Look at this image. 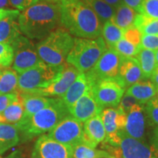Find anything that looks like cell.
<instances>
[{"instance_id": "cell-23", "label": "cell", "mask_w": 158, "mask_h": 158, "mask_svg": "<svg viewBox=\"0 0 158 158\" xmlns=\"http://www.w3.org/2000/svg\"><path fill=\"white\" fill-rule=\"evenodd\" d=\"M157 89L149 81H140L129 86L126 92L141 104H146L157 94Z\"/></svg>"}, {"instance_id": "cell-44", "label": "cell", "mask_w": 158, "mask_h": 158, "mask_svg": "<svg viewBox=\"0 0 158 158\" xmlns=\"http://www.w3.org/2000/svg\"><path fill=\"white\" fill-rule=\"evenodd\" d=\"M152 142H153V147L158 154V127L155 130V134H154V136L152 138Z\"/></svg>"}, {"instance_id": "cell-6", "label": "cell", "mask_w": 158, "mask_h": 158, "mask_svg": "<svg viewBox=\"0 0 158 158\" xmlns=\"http://www.w3.org/2000/svg\"><path fill=\"white\" fill-rule=\"evenodd\" d=\"M108 47L102 37L95 39L74 37L73 46L66 59L80 73H86L96 64Z\"/></svg>"}, {"instance_id": "cell-9", "label": "cell", "mask_w": 158, "mask_h": 158, "mask_svg": "<svg viewBox=\"0 0 158 158\" xmlns=\"http://www.w3.org/2000/svg\"><path fill=\"white\" fill-rule=\"evenodd\" d=\"M123 59L114 48H108L91 70L84 73L89 85L100 80L116 78Z\"/></svg>"}, {"instance_id": "cell-26", "label": "cell", "mask_w": 158, "mask_h": 158, "mask_svg": "<svg viewBox=\"0 0 158 158\" xmlns=\"http://www.w3.org/2000/svg\"><path fill=\"white\" fill-rule=\"evenodd\" d=\"M137 15V12L123 3L116 9L114 16L110 20L120 28L126 30L134 27V22Z\"/></svg>"}, {"instance_id": "cell-15", "label": "cell", "mask_w": 158, "mask_h": 158, "mask_svg": "<svg viewBox=\"0 0 158 158\" xmlns=\"http://www.w3.org/2000/svg\"><path fill=\"white\" fill-rule=\"evenodd\" d=\"M145 110L143 104H136L126 115V122L123 130L128 135L140 141L145 137Z\"/></svg>"}, {"instance_id": "cell-50", "label": "cell", "mask_w": 158, "mask_h": 158, "mask_svg": "<svg viewBox=\"0 0 158 158\" xmlns=\"http://www.w3.org/2000/svg\"><path fill=\"white\" fill-rule=\"evenodd\" d=\"M108 158H115V157H108Z\"/></svg>"}, {"instance_id": "cell-24", "label": "cell", "mask_w": 158, "mask_h": 158, "mask_svg": "<svg viewBox=\"0 0 158 158\" xmlns=\"http://www.w3.org/2000/svg\"><path fill=\"white\" fill-rule=\"evenodd\" d=\"M19 130L15 124L0 123V155L18 144Z\"/></svg>"}, {"instance_id": "cell-35", "label": "cell", "mask_w": 158, "mask_h": 158, "mask_svg": "<svg viewBox=\"0 0 158 158\" xmlns=\"http://www.w3.org/2000/svg\"><path fill=\"white\" fill-rule=\"evenodd\" d=\"M145 114L152 123L158 126V100L157 98H152L146 103L144 107Z\"/></svg>"}, {"instance_id": "cell-16", "label": "cell", "mask_w": 158, "mask_h": 158, "mask_svg": "<svg viewBox=\"0 0 158 158\" xmlns=\"http://www.w3.org/2000/svg\"><path fill=\"white\" fill-rule=\"evenodd\" d=\"M141 34L135 27L124 30L123 37L118 40L113 48L122 56L135 57L141 47Z\"/></svg>"}, {"instance_id": "cell-34", "label": "cell", "mask_w": 158, "mask_h": 158, "mask_svg": "<svg viewBox=\"0 0 158 158\" xmlns=\"http://www.w3.org/2000/svg\"><path fill=\"white\" fill-rule=\"evenodd\" d=\"M139 13L151 19H158V0H143Z\"/></svg>"}, {"instance_id": "cell-21", "label": "cell", "mask_w": 158, "mask_h": 158, "mask_svg": "<svg viewBox=\"0 0 158 158\" xmlns=\"http://www.w3.org/2000/svg\"><path fill=\"white\" fill-rule=\"evenodd\" d=\"M89 86L86 75L84 73H80L61 99L67 107L70 108L85 93Z\"/></svg>"}, {"instance_id": "cell-1", "label": "cell", "mask_w": 158, "mask_h": 158, "mask_svg": "<svg viewBox=\"0 0 158 158\" xmlns=\"http://www.w3.org/2000/svg\"><path fill=\"white\" fill-rule=\"evenodd\" d=\"M61 1L42 0L20 13V30L31 40H43L60 23Z\"/></svg>"}, {"instance_id": "cell-7", "label": "cell", "mask_w": 158, "mask_h": 158, "mask_svg": "<svg viewBox=\"0 0 158 158\" xmlns=\"http://www.w3.org/2000/svg\"><path fill=\"white\" fill-rule=\"evenodd\" d=\"M64 64L53 66L42 62L34 68L19 73L18 81L19 92L29 93L47 87L59 76Z\"/></svg>"}, {"instance_id": "cell-49", "label": "cell", "mask_w": 158, "mask_h": 158, "mask_svg": "<svg viewBox=\"0 0 158 158\" xmlns=\"http://www.w3.org/2000/svg\"><path fill=\"white\" fill-rule=\"evenodd\" d=\"M157 100H158V89H157Z\"/></svg>"}, {"instance_id": "cell-19", "label": "cell", "mask_w": 158, "mask_h": 158, "mask_svg": "<svg viewBox=\"0 0 158 158\" xmlns=\"http://www.w3.org/2000/svg\"><path fill=\"white\" fill-rule=\"evenodd\" d=\"M126 115L118 108H108L102 110L100 116L106 130V138L111 137L119 130H123Z\"/></svg>"}, {"instance_id": "cell-22", "label": "cell", "mask_w": 158, "mask_h": 158, "mask_svg": "<svg viewBox=\"0 0 158 158\" xmlns=\"http://www.w3.org/2000/svg\"><path fill=\"white\" fill-rule=\"evenodd\" d=\"M19 94L22 100L24 109L22 118L29 117L39 110L48 107L54 101V98L47 97L23 93H19Z\"/></svg>"}, {"instance_id": "cell-32", "label": "cell", "mask_w": 158, "mask_h": 158, "mask_svg": "<svg viewBox=\"0 0 158 158\" xmlns=\"http://www.w3.org/2000/svg\"><path fill=\"white\" fill-rule=\"evenodd\" d=\"M112 157L104 150H97L81 143L73 148V158H108Z\"/></svg>"}, {"instance_id": "cell-2", "label": "cell", "mask_w": 158, "mask_h": 158, "mask_svg": "<svg viewBox=\"0 0 158 158\" xmlns=\"http://www.w3.org/2000/svg\"><path fill=\"white\" fill-rule=\"evenodd\" d=\"M60 23L79 38L95 39L102 33L101 21L81 0H61Z\"/></svg>"}, {"instance_id": "cell-3", "label": "cell", "mask_w": 158, "mask_h": 158, "mask_svg": "<svg viewBox=\"0 0 158 158\" xmlns=\"http://www.w3.org/2000/svg\"><path fill=\"white\" fill-rule=\"evenodd\" d=\"M68 108L61 98H54L48 107L39 110L28 118H22L15 124L21 141H26L51 131L57 124L70 116Z\"/></svg>"}, {"instance_id": "cell-36", "label": "cell", "mask_w": 158, "mask_h": 158, "mask_svg": "<svg viewBox=\"0 0 158 158\" xmlns=\"http://www.w3.org/2000/svg\"><path fill=\"white\" fill-rule=\"evenodd\" d=\"M141 47L151 51L158 49V35H141Z\"/></svg>"}, {"instance_id": "cell-48", "label": "cell", "mask_w": 158, "mask_h": 158, "mask_svg": "<svg viewBox=\"0 0 158 158\" xmlns=\"http://www.w3.org/2000/svg\"><path fill=\"white\" fill-rule=\"evenodd\" d=\"M0 123H5V121H4V118L2 114H0Z\"/></svg>"}, {"instance_id": "cell-40", "label": "cell", "mask_w": 158, "mask_h": 158, "mask_svg": "<svg viewBox=\"0 0 158 158\" xmlns=\"http://www.w3.org/2000/svg\"><path fill=\"white\" fill-rule=\"evenodd\" d=\"M122 1H123L124 4L129 6L130 7L133 8L138 13H139L140 9H141L143 0H122Z\"/></svg>"}, {"instance_id": "cell-31", "label": "cell", "mask_w": 158, "mask_h": 158, "mask_svg": "<svg viewBox=\"0 0 158 158\" xmlns=\"http://www.w3.org/2000/svg\"><path fill=\"white\" fill-rule=\"evenodd\" d=\"M134 27L141 35H158V19H151L138 13Z\"/></svg>"}, {"instance_id": "cell-8", "label": "cell", "mask_w": 158, "mask_h": 158, "mask_svg": "<svg viewBox=\"0 0 158 158\" xmlns=\"http://www.w3.org/2000/svg\"><path fill=\"white\" fill-rule=\"evenodd\" d=\"M89 86L96 102L103 109L117 107L125 90L118 78L100 80Z\"/></svg>"}, {"instance_id": "cell-18", "label": "cell", "mask_w": 158, "mask_h": 158, "mask_svg": "<svg viewBox=\"0 0 158 158\" xmlns=\"http://www.w3.org/2000/svg\"><path fill=\"white\" fill-rule=\"evenodd\" d=\"M117 78L122 82L125 88L144 80L139 63L135 57H123Z\"/></svg>"}, {"instance_id": "cell-10", "label": "cell", "mask_w": 158, "mask_h": 158, "mask_svg": "<svg viewBox=\"0 0 158 158\" xmlns=\"http://www.w3.org/2000/svg\"><path fill=\"white\" fill-rule=\"evenodd\" d=\"M11 47L14 53L13 68L19 74L43 62L37 53L36 45L28 37L22 35L15 40Z\"/></svg>"}, {"instance_id": "cell-25", "label": "cell", "mask_w": 158, "mask_h": 158, "mask_svg": "<svg viewBox=\"0 0 158 158\" xmlns=\"http://www.w3.org/2000/svg\"><path fill=\"white\" fill-rule=\"evenodd\" d=\"M135 57L139 63L144 80L151 78L157 68L155 51L141 48Z\"/></svg>"}, {"instance_id": "cell-46", "label": "cell", "mask_w": 158, "mask_h": 158, "mask_svg": "<svg viewBox=\"0 0 158 158\" xmlns=\"http://www.w3.org/2000/svg\"><path fill=\"white\" fill-rule=\"evenodd\" d=\"M12 7L9 0H0V9H9Z\"/></svg>"}, {"instance_id": "cell-47", "label": "cell", "mask_w": 158, "mask_h": 158, "mask_svg": "<svg viewBox=\"0 0 158 158\" xmlns=\"http://www.w3.org/2000/svg\"><path fill=\"white\" fill-rule=\"evenodd\" d=\"M155 58H156V62H157V66H158V49L157 51H155Z\"/></svg>"}, {"instance_id": "cell-14", "label": "cell", "mask_w": 158, "mask_h": 158, "mask_svg": "<svg viewBox=\"0 0 158 158\" xmlns=\"http://www.w3.org/2000/svg\"><path fill=\"white\" fill-rule=\"evenodd\" d=\"M68 110L71 116L79 122H85L89 118L101 114L103 108L96 102L89 86L85 93Z\"/></svg>"}, {"instance_id": "cell-29", "label": "cell", "mask_w": 158, "mask_h": 158, "mask_svg": "<svg viewBox=\"0 0 158 158\" xmlns=\"http://www.w3.org/2000/svg\"><path fill=\"white\" fill-rule=\"evenodd\" d=\"M124 33V29L118 27L112 20L107 21L102 25V37L108 48H113L114 45L123 37Z\"/></svg>"}, {"instance_id": "cell-37", "label": "cell", "mask_w": 158, "mask_h": 158, "mask_svg": "<svg viewBox=\"0 0 158 158\" xmlns=\"http://www.w3.org/2000/svg\"><path fill=\"white\" fill-rule=\"evenodd\" d=\"M140 103L139 102L136 100L135 98H134L133 96L130 95L127 93L124 94V95L122 96V98L120 100L119 104L116 108H118V109H120L122 112H124V114H127L128 111L133 107L136 104Z\"/></svg>"}, {"instance_id": "cell-33", "label": "cell", "mask_w": 158, "mask_h": 158, "mask_svg": "<svg viewBox=\"0 0 158 158\" xmlns=\"http://www.w3.org/2000/svg\"><path fill=\"white\" fill-rule=\"evenodd\" d=\"M13 49L10 45L0 43V67L7 68L13 64Z\"/></svg>"}, {"instance_id": "cell-20", "label": "cell", "mask_w": 158, "mask_h": 158, "mask_svg": "<svg viewBox=\"0 0 158 158\" xmlns=\"http://www.w3.org/2000/svg\"><path fill=\"white\" fill-rule=\"evenodd\" d=\"M19 13L8 15L0 21V43L12 45L21 35L18 19Z\"/></svg>"}, {"instance_id": "cell-39", "label": "cell", "mask_w": 158, "mask_h": 158, "mask_svg": "<svg viewBox=\"0 0 158 158\" xmlns=\"http://www.w3.org/2000/svg\"><path fill=\"white\" fill-rule=\"evenodd\" d=\"M12 7L18 10H24L31 6L35 5L39 0H9Z\"/></svg>"}, {"instance_id": "cell-45", "label": "cell", "mask_w": 158, "mask_h": 158, "mask_svg": "<svg viewBox=\"0 0 158 158\" xmlns=\"http://www.w3.org/2000/svg\"><path fill=\"white\" fill-rule=\"evenodd\" d=\"M5 158H24L23 157V155L22 152L19 150H16V151H14L13 152L10 154L9 155H7V157Z\"/></svg>"}, {"instance_id": "cell-30", "label": "cell", "mask_w": 158, "mask_h": 158, "mask_svg": "<svg viewBox=\"0 0 158 158\" xmlns=\"http://www.w3.org/2000/svg\"><path fill=\"white\" fill-rule=\"evenodd\" d=\"M23 112L24 109H23V102L19 94V99L12 102L2 112V116L4 118L5 123L17 124L22 119Z\"/></svg>"}, {"instance_id": "cell-42", "label": "cell", "mask_w": 158, "mask_h": 158, "mask_svg": "<svg viewBox=\"0 0 158 158\" xmlns=\"http://www.w3.org/2000/svg\"><path fill=\"white\" fill-rule=\"evenodd\" d=\"M150 79H151V82L155 85V86L157 90L158 89V66L157 68H156L155 72L153 73V74L152 75Z\"/></svg>"}, {"instance_id": "cell-52", "label": "cell", "mask_w": 158, "mask_h": 158, "mask_svg": "<svg viewBox=\"0 0 158 158\" xmlns=\"http://www.w3.org/2000/svg\"><path fill=\"white\" fill-rule=\"evenodd\" d=\"M0 69H1V68H0Z\"/></svg>"}, {"instance_id": "cell-17", "label": "cell", "mask_w": 158, "mask_h": 158, "mask_svg": "<svg viewBox=\"0 0 158 158\" xmlns=\"http://www.w3.org/2000/svg\"><path fill=\"white\" fill-rule=\"evenodd\" d=\"M83 143L95 149L99 143L106 139V133L100 114L89 118L84 124Z\"/></svg>"}, {"instance_id": "cell-38", "label": "cell", "mask_w": 158, "mask_h": 158, "mask_svg": "<svg viewBox=\"0 0 158 158\" xmlns=\"http://www.w3.org/2000/svg\"><path fill=\"white\" fill-rule=\"evenodd\" d=\"M19 94H0V114H2V112L15 100L19 99Z\"/></svg>"}, {"instance_id": "cell-51", "label": "cell", "mask_w": 158, "mask_h": 158, "mask_svg": "<svg viewBox=\"0 0 158 158\" xmlns=\"http://www.w3.org/2000/svg\"><path fill=\"white\" fill-rule=\"evenodd\" d=\"M59 1H61V0H59Z\"/></svg>"}, {"instance_id": "cell-27", "label": "cell", "mask_w": 158, "mask_h": 158, "mask_svg": "<svg viewBox=\"0 0 158 158\" xmlns=\"http://www.w3.org/2000/svg\"><path fill=\"white\" fill-rule=\"evenodd\" d=\"M18 81L16 71L6 68L0 69V94L18 93Z\"/></svg>"}, {"instance_id": "cell-5", "label": "cell", "mask_w": 158, "mask_h": 158, "mask_svg": "<svg viewBox=\"0 0 158 158\" xmlns=\"http://www.w3.org/2000/svg\"><path fill=\"white\" fill-rule=\"evenodd\" d=\"M74 43V37L66 29L53 31L36 45L40 58L45 64L59 66L65 63Z\"/></svg>"}, {"instance_id": "cell-13", "label": "cell", "mask_w": 158, "mask_h": 158, "mask_svg": "<svg viewBox=\"0 0 158 158\" xmlns=\"http://www.w3.org/2000/svg\"><path fill=\"white\" fill-rule=\"evenodd\" d=\"M79 73L80 72L78 70L67 63L64 64V68L59 76L49 86L40 89L33 91L29 93L23 94H30L43 97H62L68 89L70 85L73 83Z\"/></svg>"}, {"instance_id": "cell-41", "label": "cell", "mask_w": 158, "mask_h": 158, "mask_svg": "<svg viewBox=\"0 0 158 158\" xmlns=\"http://www.w3.org/2000/svg\"><path fill=\"white\" fill-rule=\"evenodd\" d=\"M20 12L18 10H12V9H0V21L5 19V17L8 15L16 14L19 13Z\"/></svg>"}, {"instance_id": "cell-43", "label": "cell", "mask_w": 158, "mask_h": 158, "mask_svg": "<svg viewBox=\"0 0 158 158\" xmlns=\"http://www.w3.org/2000/svg\"><path fill=\"white\" fill-rule=\"evenodd\" d=\"M106 3L108 5L112 6L114 8L116 9L118 6H120L122 4H123V1L122 0H104Z\"/></svg>"}, {"instance_id": "cell-12", "label": "cell", "mask_w": 158, "mask_h": 158, "mask_svg": "<svg viewBox=\"0 0 158 158\" xmlns=\"http://www.w3.org/2000/svg\"><path fill=\"white\" fill-rule=\"evenodd\" d=\"M31 158H73V147L43 135L35 142Z\"/></svg>"}, {"instance_id": "cell-28", "label": "cell", "mask_w": 158, "mask_h": 158, "mask_svg": "<svg viewBox=\"0 0 158 158\" xmlns=\"http://www.w3.org/2000/svg\"><path fill=\"white\" fill-rule=\"evenodd\" d=\"M94 13L103 25L107 21L112 19L115 14L116 9L106 3L104 0H81Z\"/></svg>"}, {"instance_id": "cell-4", "label": "cell", "mask_w": 158, "mask_h": 158, "mask_svg": "<svg viewBox=\"0 0 158 158\" xmlns=\"http://www.w3.org/2000/svg\"><path fill=\"white\" fill-rule=\"evenodd\" d=\"M100 147L115 158H158L153 146L128 135L122 130L106 138Z\"/></svg>"}, {"instance_id": "cell-11", "label": "cell", "mask_w": 158, "mask_h": 158, "mask_svg": "<svg viewBox=\"0 0 158 158\" xmlns=\"http://www.w3.org/2000/svg\"><path fill=\"white\" fill-rule=\"evenodd\" d=\"M48 136L59 143L73 148L83 143L84 127L81 122L70 115L49 131Z\"/></svg>"}]
</instances>
